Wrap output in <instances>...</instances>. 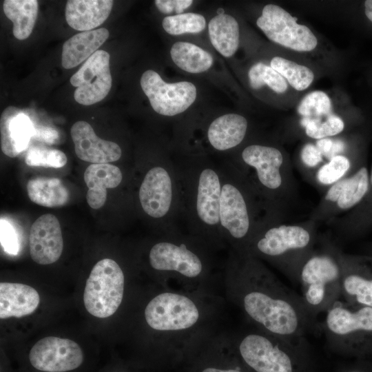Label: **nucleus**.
Segmentation results:
<instances>
[{
    "instance_id": "nucleus-1",
    "label": "nucleus",
    "mask_w": 372,
    "mask_h": 372,
    "mask_svg": "<svg viewBox=\"0 0 372 372\" xmlns=\"http://www.w3.org/2000/svg\"><path fill=\"white\" fill-rule=\"evenodd\" d=\"M240 272L238 300L245 313L261 330L293 343L307 341L317 329L316 320L301 295L281 283L256 263Z\"/></svg>"
},
{
    "instance_id": "nucleus-2",
    "label": "nucleus",
    "mask_w": 372,
    "mask_h": 372,
    "mask_svg": "<svg viewBox=\"0 0 372 372\" xmlns=\"http://www.w3.org/2000/svg\"><path fill=\"white\" fill-rule=\"evenodd\" d=\"M182 218L198 238H223L220 229V169L207 162L177 165Z\"/></svg>"
},
{
    "instance_id": "nucleus-3",
    "label": "nucleus",
    "mask_w": 372,
    "mask_h": 372,
    "mask_svg": "<svg viewBox=\"0 0 372 372\" xmlns=\"http://www.w3.org/2000/svg\"><path fill=\"white\" fill-rule=\"evenodd\" d=\"M320 325L333 350L364 356L372 354V308L337 301Z\"/></svg>"
},
{
    "instance_id": "nucleus-4",
    "label": "nucleus",
    "mask_w": 372,
    "mask_h": 372,
    "mask_svg": "<svg viewBox=\"0 0 372 372\" xmlns=\"http://www.w3.org/2000/svg\"><path fill=\"white\" fill-rule=\"evenodd\" d=\"M138 197L143 211L159 220L166 231L176 229L182 218L181 192L177 165L163 163L149 168L141 182Z\"/></svg>"
},
{
    "instance_id": "nucleus-5",
    "label": "nucleus",
    "mask_w": 372,
    "mask_h": 372,
    "mask_svg": "<svg viewBox=\"0 0 372 372\" xmlns=\"http://www.w3.org/2000/svg\"><path fill=\"white\" fill-rule=\"evenodd\" d=\"M342 257L331 249L310 254L300 269L301 296L316 320L342 298Z\"/></svg>"
},
{
    "instance_id": "nucleus-6",
    "label": "nucleus",
    "mask_w": 372,
    "mask_h": 372,
    "mask_svg": "<svg viewBox=\"0 0 372 372\" xmlns=\"http://www.w3.org/2000/svg\"><path fill=\"white\" fill-rule=\"evenodd\" d=\"M307 342L293 343L261 330L244 335L238 351L254 372H299V355Z\"/></svg>"
},
{
    "instance_id": "nucleus-7",
    "label": "nucleus",
    "mask_w": 372,
    "mask_h": 372,
    "mask_svg": "<svg viewBox=\"0 0 372 372\" xmlns=\"http://www.w3.org/2000/svg\"><path fill=\"white\" fill-rule=\"evenodd\" d=\"M253 240L258 254L275 261L289 278L299 282L300 271L310 256L312 242L306 229L297 225L273 227Z\"/></svg>"
},
{
    "instance_id": "nucleus-8",
    "label": "nucleus",
    "mask_w": 372,
    "mask_h": 372,
    "mask_svg": "<svg viewBox=\"0 0 372 372\" xmlns=\"http://www.w3.org/2000/svg\"><path fill=\"white\" fill-rule=\"evenodd\" d=\"M220 169L221 190L219 205L222 237L244 242L251 236V213L247 197L241 186L236 168Z\"/></svg>"
},
{
    "instance_id": "nucleus-9",
    "label": "nucleus",
    "mask_w": 372,
    "mask_h": 372,
    "mask_svg": "<svg viewBox=\"0 0 372 372\" xmlns=\"http://www.w3.org/2000/svg\"><path fill=\"white\" fill-rule=\"evenodd\" d=\"M124 274L110 258L99 260L87 279L83 293L86 310L91 315L105 318L113 315L123 297Z\"/></svg>"
},
{
    "instance_id": "nucleus-10",
    "label": "nucleus",
    "mask_w": 372,
    "mask_h": 372,
    "mask_svg": "<svg viewBox=\"0 0 372 372\" xmlns=\"http://www.w3.org/2000/svg\"><path fill=\"white\" fill-rule=\"evenodd\" d=\"M293 17L282 8L266 5L256 24L267 37L285 48L298 52L314 50L318 40L311 30L306 25L298 24Z\"/></svg>"
},
{
    "instance_id": "nucleus-11",
    "label": "nucleus",
    "mask_w": 372,
    "mask_h": 372,
    "mask_svg": "<svg viewBox=\"0 0 372 372\" xmlns=\"http://www.w3.org/2000/svg\"><path fill=\"white\" fill-rule=\"evenodd\" d=\"M140 83L152 109L161 115L179 114L187 110L196 98V88L193 83L188 81L167 83L152 70L143 72Z\"/></svg>"
},
{
    "instance_id": "nucleus-12",
    "label": "nucleus",
    "mask_w": 372,
    "mask_h": 372,
    "mask_svg": "<svg viewBox=\"0 0 372 372\" xmlns=\"http://www.w3.org/2000/svg\"><path fill=\"white\" fill-rule=\"evenodd\" d=\"M145 317L147 324L153 329L177 331L192 327L198 320L199 311L188 297L165 292L147 304Z\"/></svg>"
},
{
    "instance_id": "nucleus-13",
    "label": "nucleus",
    "mask_w": 372,
    "mask_h": 372,
    "mask_svg": "<svg viewBox=\"0 0 372 372\" xmlns=\"http://www.w3.org/2000/svg\"><path fill=\"white\" fill-rule=\"evenodd\" d=\"M110 58L107 52L97 50L71 76L70 83L76 87L74 98L77 103L91 105L108 94L112 83Z\"/></svg>"
},
{
    "instance_id": "nucleus-14",
    "label": "nucleus",
    "mask_w": 372,
    "mask_h": 372,
    "mask_svg": "<svg viewBox=\"0 0 372 372\" xmlns=\"http://www.w3.org/2000/svg\"><path fill=\"white\" fill-rule=\"evenodd\" d=\"M29 360L34 368L45 372H65L78 368L83 354L74 341L55 336L45 337L32 347Z\"/></svg>"
},
{
    "instance_id": "nucleus-15",
    "label": "nucleus",
    "mask_w": 372,
    "mask_h": 372,
    "mask_svg": "<svg viewBox=\"0 0 372 372\" xmlns=\"http://www.w3.org/2000/svg\"><path fill=\"white\" fill-rule=\"evenodd\" d=\"M177 240H162L154 245L149 253L151 267L161 271H175L194 278L203 270V262L198 254L184 242Z\"/></svg>"
},
{
    "instance_id": "nucleus-16",
    "label": "nucleus",
    "mask_w": 372,
    "mask_h": 372,
    "mask_svg": "<svg viewBox=\"0 0 372 372\" xmlns=\"http://www.w3.org/2000/svg\"><path fill=\"white\" fill-rule=\"evenodd\" d=\"M342 299L372 308V256H342Z\"/></svg>"
},
{
    "instance_id": "nucleus-17",
    "label": "nucleus",
    "mask_w": 372,
    "mask_h": 372,
    "mask_svg": "<svg viewBox=\"0 0 372 372\" xmlns=\"http://www.w3.org/2000/svg\"><path fill=\"white\" fill-rule=\"evenodd\" d=\"M30 254L39 265L55 262L63 249V240L58 218L52 214L39 217L32 225L29 236Z\"/></svg>"
},
{
    "instance_id": "nucleus-18",
    "label": "nucleus",
    "mask_w": 372,
    "mask_h": 372,
    "mask_svg": "<svg viewBox=\"0 0 372 372\" xmlns=\"http://www.w3.org/2000/svg\"><path fill=\"white\" fill-rule=\"evenodd\" d=\"M70 134L75 153L82 161L92 164L109 163L121 157L120 146L113 141L99 138L87 122H76L71 127Z\"/></svg>"
},
{
    "instance_id": "nucleus-19",
    "label": "nucleus",
    "mask_w": 372,
    "mask_h": 372,
    "mask_svg": "<svg viewBox=\"0 0 372 372\" xmlns=\"http://www.w3.org/2000/svg\"><path fill=\"white\" fill-rule=\"evenodd\" d=\"M243 163L253 169L258 183L268 190H276L282 184L280 167L282 153L278 149L266 145H251L241 153Z\"/></svg>"
},
{
    "instance_id": "nucleus-20",
    "label": "nucleus",
    "mask_w": 372,
    "mask_h": 372,
    "mask_svg": "<svg viewBox=\"0 0 372 372\" xmlns=\"http://www.w3.org/2000/svg\"><path fill=\"white\" fill-rule=\"evenodd\" d=\"M1 149L14 158L23 152L34 136L35 128L30 118L15 107H6L1 116Z\"/></svg>"
},
{
    "instance_id": "nucleus-21",
    "label": "nucleus",
    "mask_w": 372,
    "mask_h": 372,
    "mask_svg": "<svg viewBox=\"0 0 372 372\" xmlns=\"http://www.w3.org/2000/svg\"><path fill=\"white\" fill-rule=\"evenodd\" d=\"M112 6V0H70L65 6V20L76 30H93L108 18Z\"/></svg>"
},
{
    "instance_id": "nucleus-22",
    "label": "nucleus",
    "mask_w": 372,
    "mask_h": 372,
    "mask_svg": "<svg viewBox=\"0 0 372 372\" xmlns=\"http://www.w3.org/2000/svg\"><path fill=\"white\" fill-rule=\"evenodd\" d=\"M40 302L33 287L21 283H0V318H21L32 313Z\"/></svg>"
},
{
    "instance_id": "nucleus-23",
    "label": "nucleus",
    "mask_w": 372,
    "mask_h": 372,
    "mask_svg": "<svg viewBox=\"0 0 372 372\" xmlns=\"http://www.w3.org/2000/svg\"><path fill=\"white\" fill-rule=\"evenodd\" d=\"M121 169L112 164H91L84 172V180L88 187L86 200L94 209L102 207L107 199V189L118 187L123 180Z\"/></svg>"
},
{
    "instance_id": "nucleus-24",
    "label": "nucleus",
    "mask_w": 372,
    "mask_h": 372,
    "mask_svg": "<svg viewBox=\"0 0 372 372\" xmlns=\"http://www.w3.org/2000/svg\"><path fill=\"white\" fill-rule=\"evenodd\" d=\"M247 130V121L244 116L234 113L226 114L210 123L207 137L214 149L225 152L240 144Z\"/></svg>"
},
{
    "instance_id": "nucleus-25",
    "label": "nucleus",
    "mask_w": 372,
    "mask_h": 372,
    "mask_svg": "<svg viewBox=\"0 0 372 372\" xmlns=\"http://www.w3.org/2000/svg\"><path fill=\"white\" fill-rule=\"evenodd\" d=\"M108 37L109 31L104 28L74 34L63 45L62 66L71 69L86 61L98 50Z\"/></svg>"
},
{
    "instance_id": "nucleus-26",
    "label": "nucleus",
    "mask_w": 372,
    "mask_h": 372,
    "mask_svg": "<svg viewBox=\"0 0 372 372\" xmlns=\"http://www.w3.org/2000/svg\"><path fill=\"white\" fill-rule=\"evenodd\" d=\"M369 187V176L365 167H362L352 176L335 183L325 196L327 200L336 202L341 209H349L361 202Z\"/></svg>"
},
{
    "instance_id": "nucleus-27",
    "label": "nucleus",
    "mask_w": 372,
    "mask_h": 372,
    "mask_svg": "<svg viewBox=\"0 0 372 372\" xmlns=\"http://www.w3.org/2000/svg\"><path fill=\"white\" fill-rule=\"evenodd\" d=\"M28 195L30 200L45 207H60L70 200V192L57 178L38 176L29 180Z\"/></svg>"
},
{
    "instance_id": "nucleus-28",
    "label": "nucleus",
    "mask_w": 372,
    "mask_h": 372,
    "mask_svg": "<svg viewBox=\"0 0 372 372\" xmlns=\"http://www.w3.org/2000/svg\"><path fill=\"white\" fill-rule=\"evenodd\" d=\"M209 36L215 49L225 57L231 56L239 45V25L229 14H217L208 24Z\"/></svg>"
},
{
    "instance_id": "nucleus-29",
    "label": "nucleus",
    "mask_w": 372,
    "mask_h": 372,
    "mask_svg": "<svg viewBox=\"0 0 372 372\" xmlns=\"http://www.w3.org/2000/svg\"><path fill=\"white\" fill-rule=\"evenodd\" d=\"M4 14L13 23L14 37L26 39L31 34L37 17L39 4L37 0H5Z\"/></svg>"
},
{
    "instance_id": "nucleus-30",
    "label": "nucleus",
    "mask_w": 372,
    "mask_h": 372,
    "mask_svg": "<svg viewBox=\"0 0 372 372\" xmlns=\"http://www.w3.org/2000/svg\"><path fill=\"white\" fill-rule=\"evenodd\" d=\"M170 55L179 68L194 74L207 71L214 62L211 54L189 42L175 43L170 50Z\"/></svg>"
},
{
    "instance_id": "nucleus-31",
    "label": "nucleus",
    "mask_w": 372,
    "mask_h": 372,
    "mask_svg": "<svg viewBox=\"0 0 372 372\" xmlns=\"http://www.w3.org/2000/svg\"><path fill=\"white\" fill-rule=\"evenodd\" d=\"M271 67L282 75L294 89L302 91L313 82V72L309 68L282 57L275 56Z\"/></svg>"
},
{
    "instance_id": "nucleus-32",
    "label": "nucleus",
    "mask_w": 372,
    "mask_h": 372,
    "mask_svg": "<svg viewBox=\"0 0 372 372\" xmlns=\"http://www.w3.org/2000/svg\"><path fill=\"white\" fill-rule=\"evenodd\" d=\"M249 83L253 89L257 90L267 85L276 93H284L287 89L285 79L277 71L262 63L251 66L248 72Z\"/></svg>"
},
{
    "instance_id": "nucleus-33",
    "label": "nucleus",
    "mask_w": 372,
    "mask_h": 372,
    "mask_svg": "<svg viewBox=\"0 0 372 372\" xmlns=\"http://www.w3.org/2000/svg\"><path fill=\"white\" fill-rule=\"evenodd\" d=\"M163 28L171 35L185 33H198L203 31L206 25L205 17L198 13H182L165 17Z\"/></svg>"
},
{
    "instance_id": "nucleus-34",
    "label": "nucleus",
    "mask_w": 372,
    "mask_h": 372,
    "mask_svg": "<svg viewBox=\"0 0 372 372\" xmlns=\"http://www.w3.org/2000/svg\"><path fill=\"white\" fill-rule=\"evenodd\" d=\"M302 118L301 125L305 127L307 136L316 139L336 135L344 130L343 121L336 115L330 114L324 118Z\"/></svg>"
},
{
    "instance_id": "nucleus-35",
    "label": "nucleus",
    "mask_w": 372,
    "mask_h": 372,
    "mask_svg": "<svg viewBox=\"0 0 372 372\" xmlns=\"http://www.w3.org/2000/svg\"><path fill=\"white\" fill-rule=\"evenodd\" d=\"M331 103L328 95L322 91L307 94L298 106V112L303 118H322L329 116Z\"/></svg>"
},
{
    "instance_id": "nucleus-36",
    "label": "nucleus",
    "mask_w": 372,
    "mask_h": 372,
    "mask_svg": "<svg viewBox=\"0 0 372 372\" xmlns=\"http://www.w3.org/2000/svg\"><path fill=\"white\" fill-rule=\"evenodd\" d=\"M25 163L30 166L60 168L66 164L67 156L59 149L32 147L27 152Z\"/></svg>"
},
{
    "instance_id": "nucleus-37",
    "label": "nucleus",
    "mask_w": 372,
    "mask_h": 372,
    "mask_svg": "<svg viewBox=\"0 0 372 372\" xmlns=\"http://www.w3.org/2000/svg\"><path fill=\"white\" fill-rule=\"evenodd\" d=\"M350 167V161L346 156L342 155L334 156L328 163L319 169L317 178L323 185L335 183L348 172Z\"/></svg>"
},
{
    "instance_id": "nucleus-38",
    "label": "nucleus",
    "mask_w": 372,
    "mask_h": 372,
    "mask_svg": "<svg viewBox=\"0 0 372 372\" xmlns=\"http://www.w3.org/2000/svg\"><path fill=\"white\" fill-rule=\"evenodd\" d=\"M1 244L4 251L11 255H17L19 251L17 234L13 226L6 220L1 219Z\"/></svg>"
},
{
    "instance_id": "nucleus-39",
    "label": "nucleus",
    "mask_w": 372,
    "mask_h": 372,
    "mask_svg": "<svg viewBox=\"0 0 372 372\" xmlns=\"http://www.w3.org/2000/svg\"><path fill=\"white\" fill-rule=\"evenodd\" d=\"M322 156L331 160L334 156H338V154L342 152L345 145L341 140H333L328 138L319 139L316 145Z\"/></svg>"
},
{
    "instance_id": "nucleus-40",
    "label": "nucleus",
    "mask_w": 372,
    "mask_h": 372,
    "mask_svg": "<svg viewBox=\"0 0 372 372\" xmlns=\"http://www.w3.org/2000/svg\"><path fill=\"white\" fill-rule=\"evenodd\" d=\"M302 162L309 167H313L322 161V155L316 145H305L301 152Z\"/></svg>"
},
{
    "instance_id": "nucleus-41",
    "label": "nucleus",
    "mask_w": 372,
    "mask_h": 372,
    "mask_svg": "<svg viewBox=\"0 0 372 372\" xmlns=\"http://www.w3.org/2000/svg\"><path fill=\"white\" fill-rule=\"evenodd\" d=\"M34 136L45 142L54 143L57 141L59 134L52 128L41 127L38 129L35 128Z\"/></svg>"
},
{
    "instance_id": "nucleus-42",
    "label": "nucleus",
    "mask_w": 372,
    "mask_h": 372,
    "mask_svg": "<svg viewBox=\"0 0 372 372\" xmlns=\"http://www.w3.org/2000/svg\"><path fill=\"white\" fill-rule=\"evenodd\" d=\"M154 3L161 12L169 14L176 11L178 0H156Z\"/></svg>"
},
{
    "instance_id": "nucleus-43",
    "label": "nucleus",
    "mask_w": 372,
    "mask_h": 372,
    "mask_svg": "<svg viewBox=\"0 0 372 372\" xmlns=\"http://www.w3.org/2000/svg\"><path fill=\"white\" fill-rule=\"evenodd\" d=\"M364 14L369 22L372 23V0H366L363 3Z\"/></svg>"
},
{
    "instance_id": "nucleus-44",
    "label": "nucleus",
    "mask_w": 372,
    "mask_h": 372,
    "mask_svg": "<svg viewBox=\"0 0 372 372\" xmlns=\"http://www.w3.org/2000/svg\"><path fill=\"white\" fill-rule=\"evenodd\" d=\"M201 372H245L240 369H223L216 367H207L203 369Z\"/></svg>"
},
{
    "instance_id": "nucleus-45",
    "label": "nucleus",
    "mask_w": 372,
    "mask_h": 372,
    "mask_svg": "<svg viewBox=\"0 0 372 372\" xmlns=\"http://www.w3.org/2000/svg\"><path fill=\"white\" fill-rule=\"evenodd\" d=\"M369 193L372 194V169H371V174L369 176V190H368L367 194H369ZM368 199L371 200L370 202L369 203V211L370 213H372V196Z\"/></svg>"
},
{
    "instance_id": "nucleus-46",
    "label": "nucleus",
    "mask_w": 372,
    "mask_h": 372,
    "mask_svg": "<svg viewBox=\"0 0 372 372\" xmlns=\"http://www.w3.org/2000/svg\"><path fill=\"white\" fill-rule=\"evenodd\" d=\"M347 372H372V371H370L369 369L364 367H357L355 369H352Z\"/></svg>"
},
{
    "instance_id": "nucleus-47",
    "label": "nucleus",
    "mask_w": 372,
    "mask_h": 372,
    "mask_svg": "<svg viewBox=\"0 0 372 372\" xmlns=\"http://www.w3.org/2000/svg\"><path fill=\"white\" fill-rule=\"evenodd\" d=\"M367 256H372V245L367 248Z\"/></svg>"
},
{
    "instance_id": "nucleus-48",
    "label": "nucleus",
    "mask_w": 372,
    "mask_h": 372,
    "mask_svg": "<svg viewBox=\"0 0 372 372\" xmlns=\"http://www.w3.org/2000/svg\"><path fill=\"white\" fill-rule=\"evenodd\" d=\"M216 12H217V14H225V10H224L223 8H218V9L216 10Z\"/></svg>"
}]
</instances>
